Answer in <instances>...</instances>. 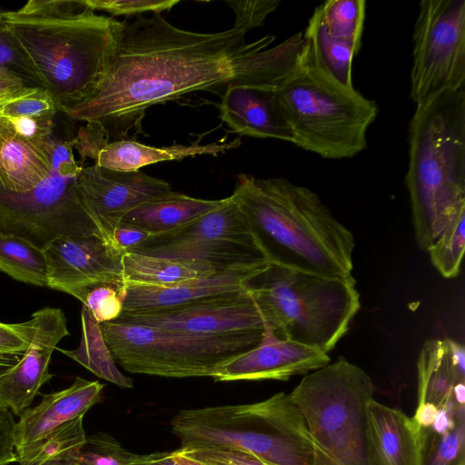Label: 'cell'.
Segmentation results:
<instances>
[{"label":"cell","instance_id":"cell-47","mask_svg":"<svg viewBox=\"0 0 465 465\" xmlns=\"http://www.w3.org/2000/svg\"><path fill=\"white\" fill-rule=\"evenodd\" d=\"M173 453H174V458H175L176 461L180 465H203L200 462L179 453V451L177 450H174Z\"/></svg>","mask_w":465,"mask_h":465},{"label":"cell","instance_id":"cell-9","mask_svg":"<svg viewBox=\"0 0 465 465\" xmlns=\"http://www.w3.org/2000/svg\"><path fill=\"white\" fill-rule=\"evenodd\" d=\"M115 361L129 373L164 378L211 377L256 347L264 332L199 335L149 326L100 323Z\"/></svg>","mask_w":465,"mask_h":465},{"label":"cell","instance_id":"cell-23","mask_svg":"<svg viewBox=\"0 0 465 465\" xmlns=\"http://www.w3.org/2000/svg\"><path fill=\"white\" fill-rule=\"evenodd\" d=\"M201 139L188 145L152 146L134 140H119L106 143L98 153L94 164L111 170L134 172L153 163L182 160L201 154L217 155L238 147L241 140L236 138L229 143L224 139L208 144H201Z\"/></svg>","mask_w":465,"mask_h":465},{"label":"cell","instance_id":"cell-35","mask_svg":"<svg viewBox=\"0 0 465 465\" xmlns=\"http://www.w3.org/2000/svg\"><path fill=\"white\" fill-rule=\"evenodd\" d=\"M124 283L103 282L85 290L80 302L99 323L114 322L124 311Z\"/></svg>","mask_w":465,"mask_h":465},{"label":"cell","instance_id":"cell-4","mask_svg":"<svg viewBox=\"0 0 465 465\" xmlns=\"http://www.w3.org/2000/svg\"><path fill=\"white\" fill-rule=\"evenodd\" d=\"M406 186L415 238L427 251L465 211V86L416 105Z\"/></svg>","mask_w":465,"mask_h":465},{"label":"cell","instance_id":"cell-7","mask_svg":"<svg viewBox=\"0 0 465 465\" xmlns=\"http://www.w3.org/2000/svg\"><path fill=\"white\" fill-rule=\"evenodd\" d=\"M248 287L265 328L279 339L326 353L346 334L361 308L351 275L323 276L270 263Z\"/></svg>","mask_w":465,"mask_h":465},{"label":"cell","instance_id":"cell-15","mask_svg":"<svg viewBox=\"0 0 465 465\" xmlns=\"http://www.w3.org/2000/svg\"><path fill=\"white\" fill-rule=\"evenodd\" d=\"M76 185L85 209L108 242L127 213L173 191L167 182L142 171H117L96 164L83 167Z\"/></svg>","mask_w":465,"mask_h":465},{"label":"cell","instance_id":"cell-10","mask_svg":"<svg viewBox=\"0 0 465 465\" xmlns=\"http://www.w3.org/2000/svg\"><path fill=\"white\" fill-rule=\"evenodd\" d=\"M131 252L201 262L220 271L270 263L259 236L233 194L188 224L153 234Z\"/></svg>","mask_w":465,"mask_h":465},{"label":"cell","instance_id":"cell-28","mask_svg":"<svg viewBox=\"0 0 465 465\" xmlns=\"http://www.w3.org/2000/svg\"><path fill=\"white\" fill-rule=\"evenodd\" d=\"M84 415L64 422L44 438L15 449L19 465H80L86 434Z\"/></svg>","mask_w":465,"mask_h":465},{"label":"cell","instance_id":"cell-30","mask_svg":"<svg viewBox=\"0 0 465 465\" xmlns=\"http://www.w3.org/2000/svg\"><path fill=\"white\" fill-rule=\"evenodd\" d=\"M82 339L74 351L58 349L94 374L124 389L134 388V380L123 374L107 346L100 323L83 305L81 312Z\"/></svg>","mask_w":465,"mask_h":465},{"label":"cell","instance_id":"cell-13","mask_svg":"<svg viewBox=\"0 0 465 465\" xmlns=\"http://www.w3.org/2000/svg\"><path fill=\"white\" fill-rule=\"evenodd\" d=\"M114 322L199 335L265 331V322L248 286L171 308L123 311Z\"/></svg>","mask_w":465,"mask_h":465},{"label":"cell","instance_id":"cell-24","mask_svg":"<svg viewBox=\"0 0 465 465\" xmlns=\"http://www.w3.org/2000/svg\"><path fill=\"white\" fill-rule=\"evenodd\" d=\"M52 173L49 148H40L23 140L0 116V186L13 193H27Z\"/></svg>","mask_w":465,"mask_h":465},{"label":"cell","instance_id":"cell-1","mask_svg":"<svg viewBox=\"0 0 465 465\" xmlns=\"http://www.w3.org/2000/svg\"><path fill=\"white\" fill-rule=\"evenodd\" d=\"M232 26L197 33L171 25L161 14L121 21L104 74L93 94L64 110L70 119L95 123L108 143L140 133L146 110L195 91L222 94L247 57L269 47L274 35L246 43Z\"/></svg>","mask_w":465,"mask_h":465},{"label":"cell","instance_id":"cell-5","mask_svg":"<svg viewBox=\"0 0 465 465\" xmlns=\"http://www.w3.org/2000/svg\"><path fill=\"white\" fill-rule=\"evenodd\" d=\"M182 450L232 448L271 465H313L314 445L300 408L282 391L254 403L179 411L171 421Z\"/></svg>","mask_w":465,"mask_h":465},{"label":"cell","instance_id":"cell-31","mask_svg":"<svg viewBox=\"0 0 465 465\" xmlns=\"http://www.w3.org/2000/svg\"><path fill=\"white\" fill-rule=\"evenodd\" d=\"M0 271L18 282L48 287L43 249L23 237L0 232Z\"/></svg>","mask_w":465,"mask_h":465},{"label":"cell","instance_id":"cell-49","mask_svg":"<svg viewBox=\"0 0 465 465\" xmlns=\"http://www.w3.org/2000/svg\"><path fill=\"white\" fill-rule=\"evenodd\" d=\"M5 97H6V96H5ZM3 98H5V97H1V98H0V100H1V99H3Z\"/></svg>","mask_w":465,"mask_h":465},{"label":"cell","instance_id":"cell-34","mask_svg":"<svg viewBox=\"0 0 465 465\" xmlns=\"http://www.w3.org/2000/svg\"><path fill=\"white\" fill-rule=\"evenodd\" d=\"M57 112L54 99L42 87L25 86L0 100L1 116L50 120Z\"/></svg>","mask_w":465,"mask_h":465},{"label":"cell","instance_id":"cell-17","mask_svg":"<svg viewBox=\"0 0 465 465\" xmlns=\"http://www.w3.org/2000/svg\"><path fill=\"white\" fill-rule=\"evenodd\" d=\"M330 363L328 353L292 341L277 338L265 328L262 341L254 348L221 366L215 381H287Z\"/></svg>","mask_w":465,"mask_h":465},{"label":"cell","instance_id":"cell-3","mask_svg":"<svg viewBox=\"0 0 465 465\" xmlns=\"http://www.w3.org/2000/svg\"><path fill=\"white\" fill-rule=\"evenodd\" d=\"M271 263L323 276H350L355 239L321 197L282 177L240 174L232 193Z\"/></svg>","mask_w":465,"mask_h":465},{"label":"cell","instance_id":"cell-20","mask_svg":"<svg viewBox=\"0 0 465 465\" xmlns=\"http://www.w3.org/2000/svg\"><path fill=\"white\" fill-rule=\"evenodd\" d=\"M221 95L220 118L232 132L294 143L273 91L229 83Z\"/></svg>","mask_w":465,"mask_h":465},{"label":"cell","instance_id":"cell-45","mask_svg":"<svg viewBox=\"0 0 465 465\" xmlns=\"http://www.w3.org/2000/svg\"><path fill=\"white\" fill-rule=\"evenodd\" d=\"M128 465H180L173 450L157 451L150 454H134Z\"/></svg>","mask_w":465,"mask_h":465},{"label":"cell","instance_id":"cell-44","mask_svg":"<svg viewBox=\"0 0 465 465\" xmlns=\"http://www.w3.org/2000/svg\"><path fill=\"white\" fill-rule=\"evenodd\" d=\"M153 234L137 226L120 223L114 230L111 242L121 252H131L145 241Z\"/></svg>","mask_w":465,"mask_h":465},{"label":"cell","instance_id":"cell-27","mask_svg":"<svg viewBox=\"0 0 465 465\" xmlns=\"http://www.w3.org/2000/svg\"><path fill=\"white\" fill-rule=\"evenodd\" d=\"M422 465H458L464 462L465 406L456 401L438 411L432 423L420 427Z\"/></svg>","mask_w":465,"mask_h":465},{"label":"cell","instance_id":"cell-33","mask_svg":"<svg viewBox=\"0 0 465 465\" xmlns=\"http://www.w3.org/2000/svg\"><path fill=\"white\" fill-rule=\"evenodd\" d=\"M465 247V211L460 213L427 250L432 265L447 279L459 275Z\"/></svg>","mask_w":465,"mask_h":465},{"label":"cell","instance_id":"cell-37","mask_svg":"<svg viewBox=\"0 0 465 465\" xmlns=\"http://www.w3.org/2000/svg\"><path fill=\"white\" fill-rule=\"evenodd\" d=\"M0 74L28 87H42L23 53L0 22Z\"/></svg>","mask_w":465,"mask_h":465},{"label":"cell","instance_id":"cell-18","mask_svg":"<svg viewBox=\"0 0 465 465\" xmlns=\"http://www.w3.org/2000/svg\"><path fill=\"white\" fill-rule=\"evenodd\" d=\"M270 263L234 267L211 276L167 286L124 284V311L171 308L239 291L248 286Z\"/></svg>","mask_w":465,"mask_h":465},{"label":"cell","instance_id":"cell-11","mask_svg":"<svg viewBox=\"0 0 465 465\" xmlns=\"http://www.w3.org/2000/svg\"><path fill=\"white\" fill-rule=\"evenodd\" d=\"M465 86V1L420 3L410 96L415 105Z\"/></svg>","mask_w":465,"mask_h":465},{"label":"cell","instance_id":"cell-50","mask_svg":"<svg viewBox=\"0 0 465 465\" xmlns=\"http://www.w3.org/2000/svg\"><path fill=\"white\" fill-rule=\"evenodd\" d=\"M81 465V464H80Z\"/></svg>","mask_w":465,"mask_h":465},{"label":"cell","instance_id":"cell-19","mask_svg":"<svg viewBox=\"0 0 465 465\" xmlns=\"http://www.w3.org/2000/svg\"><path fill=\"white\" fill-rule=\"evenodd\" d=\"M366 441L369 465H422L418 423L373 398L366 406Z\"/></svg>","mask_w":465,"mask_h":465},{"label":"cell","instance_id":"cell-22","mask_svg":"<svg viewBox=\"0 0 465 465\" xmlns=\"http://www.w3.org/2000/svg\"><path fill=\"white\" fill-rule=\"evenodd\" d=\"M417 367L418 406L444 408L456 401L457 386L465 384L464 346L450 338L430 339L422 345Z\"/></svg>","mask_w":465,"mask_h":465},{"label":"cell","instance_id":"cell-14","mask_svg":"<svg viewBox=\"0 0 465 465\" xmlns=\"http://www.w3.org/2000/svg\"><path fill=\"white\" fill-rule=\"evenodd\" d=\"M42 249L48 288L80 301L85 290L94 284L124 283L122 258L124 252L100 235H63Z\"/></svg>","mask_w":465,"mask_h":465},{"label":"cell","instance_id":"cell-26","mask_svg":"<svg viewBox=\"0 0 465 465\" xmlns=\"http://www.w3.org/2000/svg\"><path fill=\"white\" fill-rule=\"evenodd\" d=\"M125 285L167 286L223 272L196 261L126 252L122 258Z\"/></svg>","mask_w":465,"mask_h":465},{"label":"cell","instance_id":"cell-39","mask_svg":"<svg viewBox=\"0 0 465 465\" xmlns=\"http://www.w3.org/2000/svg\"><path fill=\"white\" fill-rule=\"evenodd\" d=\"M177 450L203 465H271L253 454L232 448H179Z\"/></svg>","mask_w":465,"mask_h":465},{"label":"cell","instance_id":"cell-6","mask_svg":"<svg viewBox=\"0 0 465 465\" xmlns=\"http://www.w3.org/2000/svg\"><path fill=\"white\" fill-rule=\"evenodd\" d=\"M273 92L294 145L331 160L352 158L366 149L377 104L332 79L304 44L296 68Z\"/></svg>","mask_w":465,"mask_h":465},{"label":"cell","instance_id":"cell-38","mask_svg":"<svg viewBox=\"0 0 465 465\" xmlns=\"http://www.w3.org/2000/svg\"><path fill=\"white\" fill-rule=\"evenodd\" d=\"M33 334V322H0V374L15 366L28 349Z\"/></svg>","mask_w":465,"mask_h":465},{"label":"cell","instance_id":"cell-12","mask_svg":"<svg viewBox=\"0 0 465 465\" xmlns=\"http://www.w3.org/2000/svg\"><path fill=\"white\" fill-rule=\"evenodd\" d=\"M76 179L53 169L44 183L27 193L0 186V232L40 248L63 235L104 237L81 200Z\"/></svg>","mask_w":465,"mask_h":465},{"label":"cell","instance_id":"cell-32","mask_svg":"<svg viewBox=\"0 0 465 465\" xmlns=\"http://www.w3.org/2000/svg\"><path fill=\"white\" fill-rule=\"evenodd\" d=\"M316 8L331 37L361 45L366 1L328 0Z\"/></svg>","mask_w":465,"mask_h":465},{"label":"cell","instance_id":"cell-43","mask_svg":"<svg viewBox=\"0 0 465 465\" xmlns=\"http://www.w3.org/2000/svg\"><path fill=\"white\" fill-rule=\"evenodd\" d=\"M15 425L11 411L0 407V465H9L16 461Z\"/></svg>","mask_w":465,"mask_h":465},{"label":"cell","instance_id":"cell-46","mask_svg":"<svg viewBox=\"0 0 465 465\" xmlns=\"http://www.w3.org/2000/svg\"><path fill=\"white\" fill-rule=\"evenodd\" d=\"M25 86L23 83L15 79L0 74V98L5 97Z\"/></svg>","mask_w":465,"mask_h":465},{"label":"cell","instance_id":"cell-2","mask_svg":"<svg viewBox=\"0 0 465 465\" xmlns=\"http://www.w3.org/2000/svg\"><path fill=\"white\" fill-rule=\"evenodd\" d=\"M0 22L62 113L95 91L121 25L85 0H30Z\"/></svg>","mask_w":465,"mask_h":465},{"label":"cell","instance_id":"cell-42","mask_svg":"<svg viewBox=\"0 0 465 465\" xmlns=\"http://www.w3.org/2000/svg\"><path fill=\"white\" fill-rule=\"evenodd\" d=\"M72 147L80 155V166L87 158L95 160L100 150L108 143L107 137L102 127L95 123H86L79 128L77 134L71 140Z\"/></svg>","mask_w":465,"mask_h":465},{"label":"cell","instance_id":"cell-21","mask_svg":"<svg viewBox=\"0 0 465 465\" xmlns=\"http://www.w3.org/2000/svg\"><path fill=\"white\" fill-rule=\"evenodd\" d=\"M104 384L76 377L66 389L42 394L41 402L26 409L19 417L15 429V449L31 444L64 422L86 411L100 402Z\"/></svg>","mask_w":465,"mask_h":465},{"label":"cell","instance_id":"cell-36","mask_svg":"<svg viewBox=\"0 0 465 465\" xmlns=\"http://www.w3.org/2000/svg\"><path fill=\"white\" fill-rule=\"evenodd\" d=\"M135 453L124 449L113 436L99 431L86 436L81 450V465H128Z\"/></svg>","mask_w":465,"mask_h":465},{"label":"cell","instance_id":"cell-16","mask_svg":"<svg viewBox=\"0 0 465 465\" xmlns=\"http://www.w3.org/2000/svg\"><path fill=\"white\" fill-rule=\"evenodd\" d=\"M33 334L21 360L0 374V407L20 417L52 378L49 364L58 342L69 335L64 312L45 307L32 314Z\"/></svg>","mask_w":465,"mask_h":465},{"label":"cell","instance_id":"cell-41","mask_svg":"<svg viewBox=\"0 0 465 465\" xmlns=\"http://www.w3.org/2000/svg\"><path fill=\"white\" fill-rule=\"evenodd\" d=\"M235 14L233 26L245 31L262 26L267 16L280 5L278 0L226 1Z\"/></svg>","mask_w":465,"mask_h":465},{"label":"cell","instance_id":"cell-48","mask_svg":"<svg viewBox=\"0 0 465 465\" xmlns=\"http://www.w3.org/2000/svg\"><path fill=\"white\" fill-rule=\"evenodd\" d=\"M458 465H465V462H461V463H460V464H458Z\"/></svg>","mask_w":465,"mask_h":465},{"label":"cell","instance_id":"cell-25","mask_svg":"<svg viewBox=\"0 0 465 465\" xmlns=\"http://www.w3.org/2000/svg\"><path fill=\"white\" fill-rule=\"evenodd\" d=\"M223 203L221 200H204L171 191L127 213L120 223L137 226L152 234L166 232L182 227Z\"/></svg>","mask_w":465,"mask_h":465},{"label":"cell","instance_id":"cell-40","mask_svg":"<svg viewBox=\"0 0 465 465\" xmlns=\"http://www.w3.org/2000/svg\"><path fill=\"white\" fill-rule=\"evenodd\" d=\"M94 11L103 10L113 15H138L171 10L179 0H85Z\"/></svg>","mask_w":465,"mask_h":465},{"label":"cell","instance_id":"cell-8","mask_svg":"<svg viewBox=\"0 0 465 465\" xmlns=\"http://www.w3.org/2000/svg\"><path fill=\"white\" fill-rule=\"evenodd\" d=\"M373 391L363 369L339 358L307 373L289 393L312 438L313 465H369L366 406Z\"/></svg>","mask_w":465,"mask_h":465},{"label":"cell","instance_id":"cell-29","mask_svg":"<svg viewBox=\"0 0 465 465\" xmlns=\"http://www.w3.org/2000/svg\"><path fill=\"white\" fill-rule=\"evenodd\" d=\"M302 38L317 65L341 85L354 87L351 78L352 60L361 45L331 37L317 8L309 19Z\"/></svg>","mask_w":465,"mask_h":465}]
</instances>
